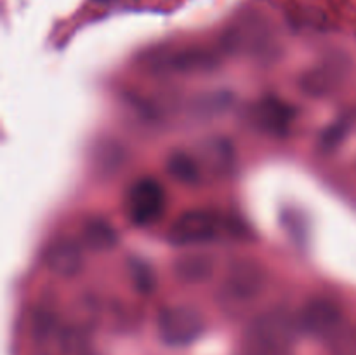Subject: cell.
Instances as JSON below:
<instances>
[{"label":"cell","instance_id":"cell-4","mask_svg":"<svg viewBox=\"0 0 356 355\" xmlns=\"http://www.w3.org/2000/svg\"><path fill=\"white\" fill-rule=\"evenodd\" d=\"M218 218L207 211H188L174 221L169 237L181 246H197L216 239Z\"/></svg>","mask_w":356,"mask_h":355},{"label":"cell","instance_id":"cell-1","mask_svg":"<svg viewBox=\"0 0 356 355\" xmlns=\"http://www.w3.org/2000/svg\"><path fill=\"white\" fill-rule=\"evenodd\" d=\"M292 327L284 313H268L254 322L249 333L250 355H280L289 347Z\"/></svg>","mask_w":356,"mask_h":355},{"label":"cell","instance_id":"cell-2","mask_svg":"<svg viewBox=\"0 0 356 355\" xmlns=\"http://www.w3.org/2000/svg\"><path fill=\"white\" fill-rule=\"evenodd\" d=\"M204 333V319L186 305L167 306L159 313V334L165 343L179 347L197 340Z\"/></svg>","mask_w":356,"mask_h":355},{"label":"cell","instance_id":"cell-9","mask_svg":"<svg viewBox=\"0 0 356 355\" xmlns=\"http://www.w3.org/2000/svg\"><path fill=\"white\" fill-rule=\"evenodd\" d=\"M83 242L94 251H106L117 244V233L103 219H92L83 226Z\"/></svg>","mask_w":356,"mask_h":355},{"label":"cell","instance_id":"cell-6","mask_svg":"<svg viewBox=\"0 0 356 355\" xmlns=\"http://www.w3.org/2000/svg\"><path fill=\"white\" fill-rule=\"evenodd\" d=\"M341 322V310L329 299H313L302 310V326L308 333L327 336L334 333Z\"/></svg>","mask_w":356,"mask_h":355},{"label":"cell","instance_id":"cell-11","mask_svg":"<svg viewBox=\"0 0 356 355\" xmlns=\"http://www.w3.org/2000/svg\"><path fill=\"white\" fill-rule=\"evenodd\" d=\"M167 169L172 174L176 180L184 181V183H191L197 181L198 178V167L195 160L186 153H174L167 162Z\"/></svg>","mask_w":356,"mask_h":355},{"label":"cell","instance_id":"cell-5","mask_svg":"<svg viewBox=\"0 0 356 355\" xmlns=\"http://www.w3.org/2000/svg\"><path fill=\"white\" fill-rule=\"evenodd\" d=\"M127 204L132 219L139 225H145V223L155 221L162 214L163 205H165V194L155 180L145 178L131 188Z\"/></svg>","mask_w":356,"mask_h":355},{"label":"cell","instance_id":"cell-12","mask_svg":"<svg viewBox=\"0 0 356 355\" xmlns=\"http://www.w3.org/2000/svg\"><path fill=\"white\" fill-rule=\"evenodd\" d=\"M101 3H117V2H127V0H97Z\"/></svg>","mask_w":356,"mask_h":355},{"label":"cell","instance_id":"cell-10","mask_svg":"<svg viewBox=\"0 0 356 355\" xmlns=\"http://www.w3.org/2000/svg\"><path fill=\"white\" fill-rule=\"evenodd\" d=\"M209 63H211V59L205 58L202 52L183 51L172 54L165 61H160V66H165L167 70H176V72H184V70L207 68Z\"/></svg>","mask_w":356,"mask_h":355},{"label":"cell","instance_id":"cell-3","mask_svg":"<svg viewBox=\"0 0 356 355\" xmlns=\"http://www.w3.org/2000/svg\"><path fill=\"white\" fill-rule=\"evenodd\" d=\"M264 287V270L249 260L236 261L222 282V296L233 303L252 301Z\"/></svg>","mask_w":356,"mask_h":355},{"label":"cell","instance_id":"cell-8","mask_svg":"<svg viewBox=\"0 0 356 355\" xmlns=\"http://www.w3.org/2000/svg\"><path fill=\"white\" fill-rule=\"evenodd\" d=\"M212 271H214V261L207 254H184L174 263V274L186 284H202L211 278Z\"/></svg>","mask_w":356,"mask_h":355},{"label":"cell","instance_id":"cell-7","mask_svg":"<svg viewBox=\"0 0 356 355\" xmlns=\"http://www.w3.org/2000/svg\"><path fill=\"white\" fill-rule=\"evenodd\" d=\"M45 265L59 277H75L83 267L82 249L73 240H58L45 253Z\"/></svg>","mask_w":356,"mask_h":355}]
</instances>
